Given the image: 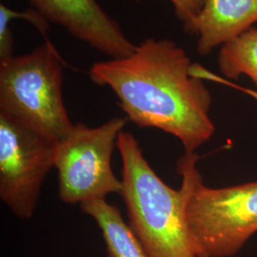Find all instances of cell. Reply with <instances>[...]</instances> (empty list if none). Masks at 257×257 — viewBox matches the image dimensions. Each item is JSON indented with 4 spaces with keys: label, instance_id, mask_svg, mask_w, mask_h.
Wrapping results in <instances>:
<instances>
[{
    "label": "cell",
    "instance_id": "cell-1",
    "mask_svg": "<svg viewBox=\"0 0 257 257\" xmlns=\"http://www.w3.org/2000/svg\"><path fill=\"white\" fill-rule=\"evenodd\" d=\"M192 66L173 40L146 38L128 56L95 62L89 76L113 91L128 120L174 136L186 154H195L215 127L210 117L211 92L192 74Z\"/></svg>",
    "mask_w": 257,
    "mask_h": 257
},
{
    "label": "cell",
    "instance_id": "cell-2",
    "mask_svg": "<svg viewBox=\"0 0 257 257\" xmlns=\"http://www.w3.org/2000/svg\"><path fill=\"white\" fill-rule=\"evenodd\" d=\"M116 147L128 225L148 257H201L186 219L183 188L175 190L161 180L132 134L120 132Z\"/></svg>",
    "mask_w": 257,
    "mask_h": 257
},
{
    "label": "cell",
    "instance_id": "cell-3",
    "mask_svg": "<svg viewBox=\"0 0 257 257\" xmlns=\"http://www.w3.org/2000/svg\"><path fill=\"white\" fill-rule=\"evenodd\" d=\"M62 70L50 40L0 61V113L51 142L61 141L74 125L63 99Z\"/></svg>",
    "mask_w": 257,
    "mask_h": 257
},
{
    "label": "cell",
    "instance_id": "cell-4",
    "mask_svg": "<svg viewBox=\"0 0 257 257\" xmlns=\"http://www.w3.org/2000/svg\"><path fill=\"white\" fill-rule=\"evenodd\" d=\"M196 154H185L178 161L189 229L201 257L232 256L257 232V181L207 187Z\"/></svg>",
    "mask_w": 257,
    "mask_h": 257
},
{
    "label": "cell",
    "instance_id": "cell-5",
    "mask_svg": "<svg viewBox=\"0 0 257 257\" xmlns=\"http://www.w3.org/2000/svg\"><path fill=\"white\" fill-rule=\"evenodd\" d=\"M128 117H113L96 128L82 123L55 146V168L62 202L79 204L122 193V181L111 168V156Z\"/></svg>",
    "mask_w": 257,
    "mask_h": 257
},
{
    "label": "cell",
    "instance_id": "cell-6",
    "mask_svg": "<svg viewBox=\"0 0 257 257\" xmlns=\"http://www.w3.org/2000/svg\"><path fill=\"white\" fill-rule=\"evenodd\" d=\"M55 146L0 113V199L19 218L34 216Z\"/></svg>",
    "mask_w": 257,
    "mask_h": 257
},
{
    "label": "cell",
    "instance_id": "cell-7",
    "mask_svg": "<svg viewBox=\"0 0 257 257\" xmlns=\"http://www.w3.org/2000/svg\"><path fill=\"white\" fill-rule=\"evenodd\" d=\"M27 1L49 22L62 26L72 37L110 58L125 57L136 50L137 45L96 0Z\"/></svg>",
    "mask_w": 257,
    "mask_h": 257
},
{
    "label": "cell",
    "instance_id": "cell-8",
    "mask_svg": "<svg viewBox=\"0 0 257 257\" xmlns=\"http://www.w3.org/2000/svg\"><path fill=\"white\" fill-rule=\"evenodd\" d=\"M256 22L257 0H206L189 34L199 37L197 52L206 55Z\"/></svg>",
    "mask_w": 257,
    "mask_h": 257
},
{
    "label": "cell",
    "instance_id": "cell-9",
    "mask_svg": "<svg viewBox=\"0 0 257 257\" xmlns=\"http://www.w3.org/2000/svg\"><path fill=\"white\" fill-rule=\"evenodd\" d=\"M79 206L82 212L91 216L100 228L109 257H148L117 207L106 199L92 200Z\"/></svg>",
    "mask_w": 257,
    "mask_h": 257
},
{
    "label": "cell",
    "instance_id": "cell-10",
    "mask_svg": "<svg viewBox=\"0 0 257 257\" xmlns=\"http://www.w3.org/2000/svg\"><path fill=\"white\" fill-rule=\"evenodd\" d=\"M218 66L227 78L237 80L240 75L245 74L257 86V28H249L223 44Z\"/></svg>",
    "mask_w": 257,
    "mask_h": 257
},
{
    "label": "cell",
    "instance_id": "cell-11",
    "mask_svg": "<svg viewBox=\"0 0 257 257\" xmlns=\"http://www.w3.org/2000/svg\"><path fill=\"white\" fill-rule=\"evenodd\" d=\"M17 19L27 20L33 26L37 28L39 33L46 38V40H49L46 35L48 30L50 29L49 21L38 11L32 7L22 12H17L15 10L10 9L5 4H0V24L10 25L12 20Z\"/></svg>",
    "mask_w": 257,
    "mask_h": 257
},
{
    "label": "cell",
    "instance_id": "cell-12",
    "mask_svg": "<svg viewBox=\"0 0 257 257\" xmlns=\"http://www.w3.org/2000/svg\"><path fill=\"white\" fill-rule=\"evenodd\" d=\"M175 7V15L183 22L184 30L190 33L193 23L200 15L206 0H169Z\"/></svg>",
    "mask_w": 257,
    "mask_h": 257
},
{
    "label": "cell",
    "instance_id": "cell-13",
    "mask_svg": "<svg viewBox=\"0 0 257 257\" xmlns=\"http://www.w3.org/2000/svg\"><path fill=\"white\" fill-rule=\"evenodd\" d=\"M193 75L201 78V79H209V80H212V81H215V82L222 83V84H225L227 86H230L231 88H234L238 91L241 92H245L248 95H250L251 97H253L257 101V91L254 90H251V89H247V88H244V87H241L238 86L234 83L230 82L229 80H226L222 77H219L215 74H211L209 71H207L206 69H204L201 66L197 64H193Z\"/></svg>",
    "mask_w": 257,
    "mask_h": 257
}]
</instances>
